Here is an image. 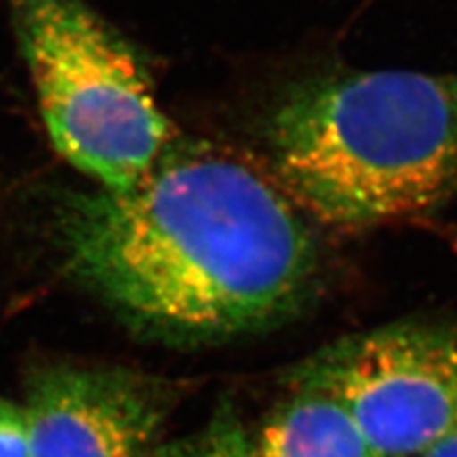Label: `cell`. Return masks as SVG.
<instances>
[{"instance_id": "6da1fadb", "label": "cell", "mask_w": 457, "mask_h": 457, "mask_svg": "<svg viewBox=\"0 0 457 457\" xmlns=\"http://www.w3.org/2000/svg\"><path fill=\"white\" fill-rule=\"evenodd\" d=\"M69 260L126 319L183 345L260 334L303 309L319 242L263 170L170 141L134 187L69 203Z\"/></svg>"}, {"instance_id": "8992f818", "label": "cell", "mask_w": 457, "mask_h": 457, "mask_svg": "<svg viewBox=\"0 0 457 457\" xmlns=\"http://www.w3.org/2000/svg\"><path fill=\"white\" fill-rule=\"evenodd\" d=\"M255 436L265 457H387L337 400L312 389H292Z\"/></svg>"}, {"instance_id": "ba28073f", "label": "cell", "mask_w": 457, "mask_h": 457, "mask_svg": "<svg viewBox=\"0 0 457 457\" xmlns=\"http://www.w3.org/2000/svg\"><path fill=\"white\" fill-rule=\"evenodd\" d=\"M0 457H31L23 410L0 396Z\"/></svg>"}, {"instance_id": "5b68a950", "label": "cell", "mask_w": 457, "mask_h": 457, "mask_svg": "<svg viewBox=\"0 0 457 457\" xmlns=\"http://www.w3.org/2000/svg\"><path fill=\"white\" fill-rule=\"evenodd\" d=\"M170 408L164 381L94 366L37 371L21 404L31 457H151Z\"/></svg>"}, {"instance_id": "7a4b0ae2", "label": "cell", "mask_w": 457, "mask_h": 457, "mask_svg": "<svg viewBox=\"0 0 457 457\" xmlns=\"http://www.w3.org/2000/svg\"><path fill=\"white\" fill-rule=\"evenodd\" d=\"M270 176L302 213L364 231L457 196V73L326 69L260 122Z\"/></svg>"}, {"instance_id": "52a82bcc", "label": "cell", "mask_w": 457, "mask_h": 457, "mask_svg": "<svg viewBox=\"0 0 457 457\" xmlns=\"http://www.w3.org/2000/svg\"><path fill=\"white\" fill-rule=\"evenodd\" d=\"M151 457H265L255 433L240 420L231 404L220 406L191 435L159 442Z\"/></svg>"}, {"instance_id": "3957f363", "label": "cell", "mask_w": 457, "mask_h": 457, "mask_svg": "<svg viewBox=\"0 0 457 457\" xmlns=\"http://www.w3.org/2000/svg\"><path fill=\"white\" fill-rule=\"evenodd\" d=\"M50 141L99 189L120 193L171 141L134 50L82 0H8Z\"/></svg>"}, {"instance_id": "277c9868", "label": "cell", "mask_w": 457, "mask_h": 457, "mask_svg": "<svg viewBox=\"0 0 457 457\" xmlns=\"http://www.w3.org/2000/svg\"><path fill=\"white\" fill-rule=\"evenodd\" d=\"M288 385L337 400L387 457H420L457 420V324L406 320L341 337Z\"/></svg>"}, {"instance_id": "9c48e42d", "label": "cell", "mask_w": 457, "mask_h": 457, "mask_svg": "<svg viewBox=\"0 0 457 457\" xmlns=\"http://www.w3.org/2000/svg\"><path fill=\"white\" fill-rule=\"evenodd\" d=\"M420 457H457V420Z\"/></svg>"}]
</instances>
